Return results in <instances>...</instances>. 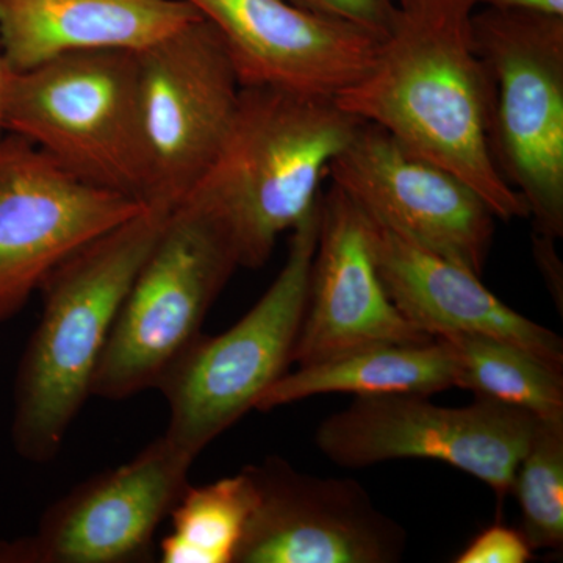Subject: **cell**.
<instances>
[{
  "label": "cell",
  "mask_w": 563,
  "mask_h": 563,
  "mask_svg": "<svg viewBox=\"0 0 563 563\" xmlns=\"http://www.w3.org/2000/svg\"><path fill=\"white\" fill-rule=\"evenodd\" d=\"M474 0H404L361 79L335 101L453 173L496 220L529 218L492 154L495 79L473 35Z\"/></svg>",
  "instance_id": "obj_1"
},
{
  "label": "cell",
  "mask_w": 563,
  "mask_h": 563,
  "mask_svg": "<svg viewBox=\"0 0 563 563\" xmlns=\"http://www.w3.org/2000/svg\"><path fill=\"white\" fill-rule=\"evenodd\" d=\"M555 240L550 236L533 233V255H536L537 265L543 273L548 287L553 292L555 301L562 303V263L559 261L558 251L554 246Z\"/></svg>",
  "instance_id": "obj_24"
},
{
  "label": "cell",
  "mask_w": 563,
  "mask_h": 563,
  "mask_svg": "<svg viewBox=\"0 0 563 563\" xmlns=\"http://www.w3.org/2000/svg\"><path fill=\"white\" fill-rule=\"evenodd\" d=\"M321 201L291 231L287 261L258 302L229 331L201 335L158 380L169 406L165 437L198 459L214 439L255 409L292 365L306 313Z\"/></svg>",
  "instance_id": "obj_5"
},
{
  "label": "cell",
  "mask_w": 563,
  "mask_h": 563,
  "mask_svg": "<svg viewBox=\"0 0 563 563\" xmlns=\"http://www.w3.org/2000/svg\"><path fill=\"white\" fill-rule=\"evenodd\" d=\"M236 268L231 244L209 218L187 206L173 209L114 318L91 396L118 401L157 387L201 335Z\"/></svg>",
  "instance_id": "obj_7"
},
{
  "label": "cell",
  "mask_w": 563,
  "mask_h": 563,
  "mask_svg": "<svg viewBox=\"0 0 563 563\" xmlns=\"http://www.w3.org/2000/svg\"><path fill=\"white\" fill-rule=\"evenodd\" d=\"M474 2L476 7H484V9L563 16V0H474Z\"/></svg>",
  "instance_id": "obj_25"
},
{
  "label": "cell",
  "mask_w": 563,
  "mask_h": 563,
  "mask_svg": "<svg viewBox=\"0 0 563 563\" xmlns=\"http://www.w3.org/2000/svg\"><path fill=\"white\" fill-rule=\"evenodd\" d=\"M369 222L385 290L415 328L432 339L492 336L563 369V342L558 333L515 312L477 274Z\"/></svg>",
  "instance_id": "obj_16"
},
{
  "label": "cell",
  "mask_w": 563,
  "mask_h": 563,
  "mask_svg": "<svg viewBox=\"0 0 563 563\" xmlns=\"http://www.w3.org/2000/svg\"><path fill=\"white\" fill-rule=\"evenodd\" d=\"M431 340L385 290L368 217L332 185L321 196L309 298L292 363L307 366L368 347Z\"/></svg>",
  "instance_id": "obj_14"
},
{
  "label": "cell",
  "mask_w": 563,
  "mask_h": 563,
  "mask_svg": "<svg viewBox=\"0 0 563 563\" xmlns=\"http://www.w3.org/2000/svg\"><path fill=\"white\" fill-rule=\"evenodd\" d=\"M455 358V387L517 407L537 420H563V369L523 347L485 335L442 336Z\"/></svg>",
  "instance_id": "obj_19"
},
{
  "label": "cell",
  "mask_w": 563,
  "mask_h": 563,
  "mask_svg": "<svg viewBox=\"0 0 563 563\" xmlns=\"http://www.w3.org/2000/svg\"><path fill=\"white\" fill-rule=\"evenodd\" d=\"M328 177L374 222L483 276L495 236L487 202L453 173L362 122Z\"/></svg>",
  "instance_id": "obj_11"
},
{
  "label": "cell",
  "mask_w": 563,
  "mask_h": 563,
  "mask_svg": "<svg viewBox=\"0 0 563 563\" xmlns=\"http://www.w3.org/2000/svg\"><path fill=\"white\" fill-rule=\"evenodd\" d=\"M455 387V358L442 339L368 347L331 361L298 366L276 380L255 404L269 412L276 407L313 398L344 395H422Z\"/></svg>",
  "instance_id": "obj_18"
},
{
  "label": "cell",
  "mask_w": 563,
  "mask_h": 563,
  "mask_svg": "<svg viewBox=\"0 0 563 563\" xmlns=\"http://www.w3.org/2000/svg\"><path fill=\"white\" fill-rule=\"evenodd\" d=\"M255 499L233 563H395L406 531L354 479L318 477L280 457L246 466Z\"/></svg>",
  "instance_id": "obj_13"
},
{
  "label": "cell",
  "mask_w": 563,
  "mask_h": 563,
  "mask_svg": "<svg viewBox=\"0 0 563 563\" xmlns=\"http://www.w3.org/2000/svg\"><path fill=\"white\" fill-rule=\"evenodd\" d=\"M533 559V548L521 529L495 523L485 528L455 555V563H526Z\"/></svg>",
  "instance_id": "obj_23"
},
{
  "label": "cell",
  "mask_w": 563,
  "mask_h": 563,
  "mask_svg": "<svg viewBox=\"0 0 563 563\" xmlns=\"http://www.w3.org/2000/svg\"><path fill=\"white\" fill-rule=\"evenodd\" d=\"M173 210L146 206L74 252L44 280L43 313L14 379L11 440L29 462L57 457L91 396L114 318Z\"/></svg>",
  "instance_id": "obj_3"
},
{
  "label": "cell",
  "mask_w": 563,
  "mask_h": 563,
  "mask_svg": "<svg viewBox=\"0 0 563 563\" xmlns=\"http://www.w3.org/2000/svg\"><path fill=\"white\" fill-rule=\"evenodd\" d=\"M2 122L77 179L150 202L136 52H73L10 70Z\"/></svg>",
  "instance_id": "obj_4"
},
{
  "label": "cell",
  "mask_w": 563,
  "mask_h": 563,
  "mask_svg": "<svg viewBox=\"0 0 563 563\" xmlns=\"http://www.w3.org/2000/svg\"><path fill=\"white\" fill-rule=\"evenodd\" d=\"M299 9L310 11L318 16L347 22L384 40L390 32L398 0H288Z\"/></svg>",
  "instance_id": "obj_22"
},
{
  "label": "cell",
  "mask_w": 563,
  "mask_h": 563,
  "mask_svg": "<svg viewBox=\"0 0 563 563\" xmlns=\"http://www.w3.org/2000/svg\"><path fill=\"white\" fill-rule=\"evenodd\" d=\"M401 2H404V0H398V3H401Z\"/></svg>",
  "instance_id": "obj_27"
},
{
  "label": "cell",
  "mask_w": 563,
  "mask_h": 563,
  "mask_svg": "<svg viewBox=\"0 0 563 563\" xmlns=\"http://www.w3.org/2000/svg\"><path fill=\"white\" fill-rule=\"evenodd\" d=\"M10 69L7 66L5 58H3L2 49H0V139L5 135V129H3L2 122V106H3V92H5L7 80H9Z\"/></svg>",
  "instance_id": "obj_26"
},
{
  "label": "cell",
  "mask_w": 563,
  "mask_h": 563,
  "mask_svg": "<svg viewBox=\"0 0 563 563\" xmlns=\"http://www.w3.org/2000/svg\"><path fill=\"white\" fill-rule=\"evenodd\" d=\"M199 16L184 0H0V49L22 73L73 52L143 51Z\"/></svg>",
  "instance_id": "obj_17"
},
{
  "label": "cell",
  "mask_w": 563,
  "mask_h": 563,
  "mask_svg": "<svg viewBox=\"0 0 563 563\" xmlns=\"http://www.w3.org/2000/svg\"><path fill=\"white\" fill-rule=\"evenodd\" d=\"M512 493L533 551L563 548V420H539L515 470Z\"/></svg>",
  "instance_id": "obj_21"
},
{
  "label": "cell",
  "mask_w": 563,
  "mask_h": 563,
  "mask_svg": "<svg viewBox=\"0 0 563 563\" xmlns=\"http://www.w3.org/2000/svg\"><path fill=\"white\" fill-rule=\"evenodd\" d=\"M362 122L333 98L243 87L217 157L179 206L220 229L240 268H262L320 203L329 165Z\"/></svg>",
  "instance_id": "obj_2"
},
{
  "label": "cell",
  "mask_w": 563,
  "mask_h": 563,
  "mask_svg": "<svg viewBox=\"0 0 563 563\" xmlns=\"http://www.w3.org/2000/svg\"><path fill=\"white\" fill-rule=\"evenodd\" d=\"M246 468L214 483L188 485L169 512L161 543L163 563H233L254 507Z\"/></svg>",
  "instance_id": "obj_20"
},
{
  "label": "cell",
  "mask_w": 563,
  "mask_h": 563,
  "mask_svg": "<svg viewBox=\"0 0 563 563\" xmlns=\"http://www.w3.org/2000/svg\"><path fill=\"white\" fill-rule=\"evenodd\" d=\"M195 461L162 435L58 499L32 536L0 540V563L152 561L155 532L190 485Z\"/></svg>",
  "instance_id": "obj_12"
},
{
  "label": "cell",
  "mask_w": 563,
  "mask_h": 563,
  "mask_svg": "<svg viewBox=\"0 0 563 563\" xmlns=\"http://www.w3.org/2000/svg\"><path fill=\"white\" fill-rule=\"evenodd\" d=\"M477 51L495 79L492 154L523 198L533 233L563 235V16L474 11Z\"/></svg>",
  "instance_id": "obj_6"
},
{
  "label": "cell",
  "mask_w": 563,
  "mask_h": 563,
  "mask_svg": "<svg viewBox=\"0 0 563 563\" xmlns=\"http://www.w3.org/2000/svg\"><path fill=\"white\" fill-rule=\"evenodd\" d=\"M136 69L147 206L173 210L217 157L243 87L220 33L202 16L136 52Z\"/></svg>",
  "instance_id": "obj_9"
},
{
  "label": "cell",
  "mask_w": 563,
  "mask_h": 563,
  "mask_svg": "<svg viewBox=\"0 0 563 563\" xmlns=\"http://www.w3.org/2000/svg\"><path fill=\"white\" fill-rule=\"evenodd\" d=\"M144 207L77 179L31 141L5 133L0 139V322L16 317L74 252Z\"/></svg>",
  "instance_id": "obj_10"
},
{
  "label": "cell",
  "mask_w": 563,
  "mask_h": 563,
  "mask_svg": "<svg viewBox=\"0 0 563 563\" xmlns=\"http://www.w3.org/2000/svg\"><path fill=\"white\" fill-rule=\"evenodd\" d=\"M533 415L488 399L463 407L429 396H358L318 428V450L346 468L401 459L440 461L488 485L501 504L536 431Z\"/></svg>",
  "instance_id": "obj_8"
},
{
  "label": "cell",
  "mask_w": 563,
  "mask_h": 563,
  "mask_svg": "<svg viewBox=\"0 0 563 563\" xmlns=\"http://www.w3.org/2000/svg\"><path fill=\"white\" fill-rule=\"evenodd\" d=\"M210 22L242 87L335 99L373 63L383 40L288 0H184Z\"/></svg>",
  "instance_id": "obj_15"
}]
</instances>
